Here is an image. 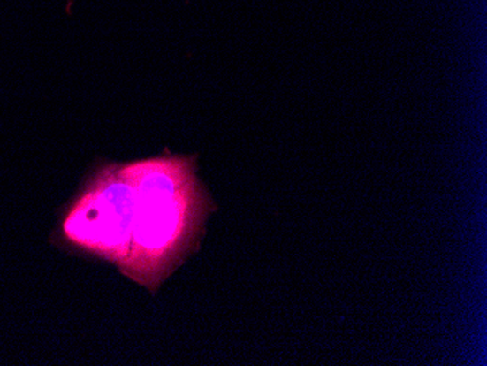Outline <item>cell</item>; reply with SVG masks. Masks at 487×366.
<instances>
[{
	"instance_id": "obj_1",
	"label": "cell",
	"mask_w": 487,
	"mask_h": 366,
	"mask_svg": "<svg viewBox=\"0 0 487 366\" xmlns=\"http://www.w3.org/2000/svg\"><path fill=\"white\" fill-rule=\"evenodd\" d=\"M196 155L103 164L60 210L51 244L114 263L152 294L196 251L217 206Z\"/></svg>"
}]
</instances>
